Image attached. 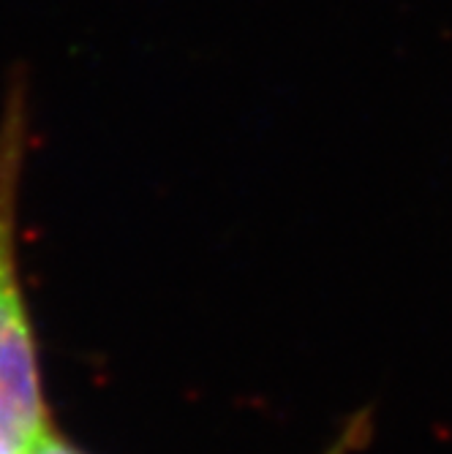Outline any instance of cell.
I'll use <instances>...</instances> for the list:
<instances>
[{
  "label": "cell",
  "instance_id": "obj_3",
  "mask_svg": "<svg viewBox=\"0 0 452 454\" xmlns=\"http://www.w3.org/2000/svg\"><path fill=\"white\" fill-rule=\"evenodd\" d=\"M362 438H365V419H354V422L333 441V446H330V449H324L321 454H352Z\"/></svg>",
  "mask_w": 452,
  "mask_h": 454
},
{
  "label": "cell",
  "instance_id": "obj_4",
  "mask_svg": "<svg viewBox=\"0 0 452 454\" xmlns=\"http://www.w3.org/2000/svg\"><path fill=\"white\" fill-rule=\"evenodd\" d=\"M0 454H14V451H9V449H6L4 443H0Z\"/></svg>",
  "mask_w": 452,
  "mask_h": 454
},
{
  "label": "cell",
  "instance_id": "obj_1",
  "mask_svg": "<svg viewBox=\"0 0 452 454\" xmlns=\"http://www.w3.org/2000/svg\"><path fill=\"white\" fill-rule=\"evenodd\" d=\"M30 137V74L12 66L0 101V443L20 454L47 425L17 270V201Z\"/></svg>",
  "mask_w": 452,
  "mask_h": 454
},
{
  "label": "cell",
  "instance_id": "obj_2",
  "mask_svg": "<svg viewBox=\"0 0 452 454\" xmlns=\"http://www.w3.org/2000/svg\"><path fill=\"white\" fill-rule=\"evenodd\" d=\"M20 454H82L76 446H71L68 441H63L55 430H52V425L47 422L44 427H41L28 443H25V449L20 451Z\"/></svg>",
  "mask_w": 452,
  "mask_h": 454
}]
</instances>
